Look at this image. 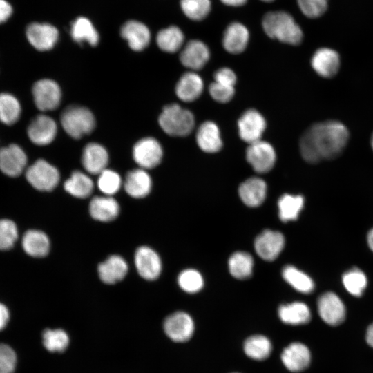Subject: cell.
Returning a JSON list of instances; mask_svg holds the SVG:
<instances>
[{
	"instance_id": "1",
	"label": "cell",
	"mask_w": 373,
	"mask_h": 373,
	"mask_svg": "<svg viewBox=\"0 0 373 373\" xmlns=\"http://www.w3.org/2000/svg\"><path fill=\"white\" fill-rule=\"evenodd\" d=\"M348 138V130L340 122L329 120L314 124L301 137V155L312 164L334 159L343 152Z\"/></svg>"
},
{
	"instance_id": "2",
	"label": "cell",
	"mask_w": 373,
	"mask_h": 373,
	"mask_svg": "<svg viewBox=\"0 0 373 373\" xmlns=\"http://www.w3.org/2000/svg\"><path fill=\"white\" fill-rule=\"evenodd\" d=\"M262 28L269 37L288 44H300L303 36L293 17L284 11L267 13L262 19Z\"/></svg>"
},
{
	"instance_id": "3",
	"label": "cell",
	"mask_w": 373,
	"mask_h": 373,
	"mask_svg": "<svg viewBox=\"0 0 373 373\" xmlns=\"http://www.w3.org/2000/svg\"><path fill=\"white\" fill-rule=\"evenodd\" d=\"M158 122L166 134L174 137L188 135L195 126L193 113L176 104L164 106Z\"/></svg>"
},
{
	"instance_id": "4",
	"label": "cell",
	"mask_w": 373,
	"mask_h": 373,
	"mask_svg": "<svg viewBox=\"0 0 373 373\" xmlns=\"http://www.w3.org/2000/svg\"><path fill=\"white\" fill-rule=\"evenodd\" d=\"M61 124L68 135L74 139H79L93 131L95 119L87 108L73 105L64 110L61 115Z\"/></svg>"
},
{
	"instance_id": "5",
	"label": "cell",
	"mask_w": 373,
	"mask_h": 373,
	"mask_svg": "<svg viewBox=\"0 0 373 373\" xmlns=\"http://www.w3.org/2000/svg\"><path fill=\"white\" fill-rule=\"evenodd\" d=\"M26 177L35 189L41 191H49L55 189L60 178L58 170L41 159L28 168Z\"/></svg>"
},
{
	"instance_id": "6",
	"label": "cell",
	"mask_w": 373,
	"mask_h": 373,
	"mask_svg": "<svg viewBox=\"0 0 373 373\" xmlns=\"http://www.w3.org/2000/svg\"><path fill=\"white\" fill-rule=\"evenodd\" d=\"M246 159L255 171L264 173L273 168L276 155L269 142L260 140L249 144L246 150Z\"/></svg>"
},
{
	"instance_id": "7",
	"label": "cell",
	"mask_w": 373,
	"mask_h": 373,
	"mask_svg": "<svg viewBox=\"0 0 373 373\" xmlns=\"http://www.w3.org/2000/svg\"><path fill=\"white\" fill-rule=\"evenodd\" d=\"M34 102L41 111H52L59 105L61 93L53 80L43 79L36 82L32 88Z\"/></svg>"
},
{
	"instance_id": "8",
	"label": "cell",
	"mask_w": 373,
	"mask_h": 373,
	"mask_svg": "<svg viewBox=\"0 0 373 373\" xmlns=\"http://www.w3.org/2000/svg\"><path fill=\"white\" fill-rule=\"evenodd\" d=\"M162 156V146L157 140L153 137L143 138L133 146V159L142 169L155 167L160 163Z\"/></svg>"
},
{
	"instance_id": "9",
	"label": "cell",
	"mask_w": 373,
	"mask_h": 373,
	"mask_svg": "<svg viewBox=\"0 0 373 373\" xmlns=\"http://www.w3.org/2000/svg\"><path fill=\"white\" fill-rule=\"evenodd\" d=\"M163 327L166 336L178 343L189 340L194 331L192 318L184 312H176L167 316L164 321Z\"/></svg>"
},
{
	"instance_id": "10",
	"label": "cell",
	"mask_w": 373,
	"mask_h": 373,
	"mask_svg": "<svg viewBox=\"0 0 373 373\" xmlns=\"http://www.w3.org/2000/svg\"><path fill=\"white\" fill-rule=\"evenodd\" d=\"M238 128L240 137L249 144L260 140L266 128V121L258 111L249 109L239 118Z\"/></svg>"
},
{
	"instance_id": "11",
	"label": "cell",
	"mask_w": 373,
	"mask_h": 373,
	"mask_svg": "<svg viewBox=\"0 0 373 373\" xmlns=\"http://www.w3.org/2000/svg\"><path fill=\"white\" fill-rule=\"evenodd\" d=\"M284 246L283 235L279 231L270 229L262 231L254 241L256 254L267 261L275 260L283 249Z\"/></svg>"
},
{
	"instance_id": "12",
	"label": "cell",
	"mask_w": 373,
	"mask_h": 373,
	"mask_svg": "<svg viewBox=\"0 0 373 373\" xmlns=\"http://www.w3.org/2000/svg\"><path fill=\"white\" fill-rule=\"evenodd\" d=\"M27 156L22 148L15 144L0 149V170L10 177H17L24 171Z\"/></svg>"
},
{
	"instance_id": "13",
	"label": "cell",
	"mask_w": 373,
	"mask_h": 373,
	"mask_svg": "<svg viewBox=\"0 0 373 373\" xmlns=\"http://www.w3.org/2000/svg\"><path fill=\"white\" fill-rule=\"evenodd\" d=\"M321 318L327 324L338 325L345 318V307L340 298L333 292L322 294L317 303Z\"/></svg>"
},
{
	"instance_id": "14",
	"label": "cell",
	"mask_w": 373,
	"mask_h": 373,
	"mask_svg": "<svg viewBox=\"0 0 373 373\" xmlns=\"http://www.w3.org/2000/svg\"><path fill=\"white\" fill-rule=\"evenodd\" d=\"M135 265L140 276L145 280H155L161 273L162 262L159 255L147 246L140 247L136 250Z\"/></svg>"
},
{
	"instance_id": "15",
	"label": "cell",
	"mask_w": 373,
	"mask_h": 373,
	"mask_svg": "<svg viewBox=\"0 0 373 373\" xmlns=\"http://www.w3.org/2000/svg\"><path fill=\"white\" fill-rule=\"evenodd\" d=\"M26 34L29 43L39 51L52 49L58 39L57 28L48 23H30L26 28Z\"/></svg>"
},
{
	"instance_id": "16",
	"label": "cell",
	"mask_w": 373,
	"mask_h": 373,
	"mask_svg": "<svg viewBox=\"0 0 373 373\" xmlns=\"http://www.w3.org/2000/svg\"><path fill=\"white\" fill-rule=\"evenodd\" d=\"M57 130V124L52 118L46 115H39L31 121L27 133L35 144L44 146L54 140Z\"/></svg>"
},
{
	"instance_id": "17",
	"label": "cell",
	"mask_w": 373,
	"mask_h": 373,
	"mask_svg": "<svg viewBox=\"0 0 373 373\" xmlns=\"http://www.w3.org/2000/svg\"><path fill=\"white\" fill-rule=\"evenodd\" d=\"M210 58L208 46L202 41H189L181 51V63L188 68L198 70L202 68Z\"/></svg>"
},
{
	"instance_id": "18",
	"label": "cell",
	"mask_w": 373,
	"mask_h": 373,
	"mask_svg": "<svg viewBox=\"0 0 373 373\" xmlns=\"http://www.w3.org/2000/svg\"><path fill=\"white\" fill-rule=\"evenodd\" d=\"M311 64L319 75L329 78L337 73L340 67V57L334 50L321 48L313 55Z\"/></svg>"
},
{
	"instance_id": "19",
	"label": "cell",
	"mask_w": 373,
	"mask_h": 373,
	"mask_svg": "<svg viewBox=\"0 0 373 373\" xmlns=\"http://www.w3.org/2000/svg\"><path fill=\"white\" fill-rule=\"evenodd\" d=\"M281 360L289 371L298 372L308 367L311 355L309 349L305 345L294 343L284 349Z\"/></svg>"
},
{
	"instance_id": "20",
	"label": "cell",
	"mask_w": 373,
	"mask_h": 373,
	"mask_svg": "<svg viewBox=\"0 0 373 373\" xmlns=\"http://www.w3.org/2000/svg\"><path fill=\"white\" fill-rule=\"evenodd\" d=\"M238 193L240 199L247 206L258 207L266 198L267 184L260 178H250L240 185Z\"/></svg>"
},
{
	"instance_id": "21",
	"label": "cell",
	"mask_w": 373,
	"mask_h": 373,
	"mask_svg": "<svg viewBox=\"0 0 373 373\" xmlns=\"http://www.w3.org/2000/svg\"><path fill=\"white\" fill-rule=\"evenodd\" d=\"M249 39V33L246 26L239 22H233L224 32L223 47L228 52L238 54L245 50Z\"/></svg>"
},
{
	"instance_id": "22",
	"label": "cell",
	"mask_w": 373,
	"mask_h": 373,
	"mask_svg": "<svg viewBox=\"0 0 373 373\" xmlns=\"http://www.w3.org/2000/svg\"><path fill=\"white\" fill-rule=\"evenodd\" d=\"M82 162L88 173L99 175L106 169L108 154L103 146L97 143H90L84 149Z\"/></svg>"
},
{
	"instance_id": "23",
	"label": "cell",
	"mask_w": 373,
	"mask_h": 373,
	"mask_svg": "<svg viewBox=\"0 0 373 373\" xmlns=\"http://www.w3.org/2000/svg\"><path fill=\"white\" fill-rule=\"evenodd\" d=\"M196 142L204 152H218L222 147V142L216 124L211 121L201 124L196 133Z\"/></svg>"
},
{
	"instance_id": "24",
	"label": "cell",
	"mask_w": 373,
	"mask_h": 373,
	"mask_svg": "<svg viewBox=\"0 0 373 373\" xmlns=\"http://www.w3.org/2000/svg\"><path fill=\"white\" fill-rule=\"evenodd\" d=\"M204 83L201 77L195 72H187L182 75L175 86L178 97L183 102H191L202 93Z\"/></svg>"
},
{
	"instance_id": "25",
	"label": "cell",
	"mask_w": 373,
	"mask_h": 373,
	"mask_svg": "<svg viewBox=\"0 0 373 373\" xmlns=\"http://www.w3.org/2000/svg\"><path fill=\"white\" fill-rule=\"evenodd\" d=\"M128 272V265L120 256L113 255L98 266V274L104 283L114 284L122 280Z\"/></svg>"
},
{
	"instance_id": "26",
	"label": "cell",
	"mask_w": 373,
	"mask_h": 373,
	"mask_svg": "<svg viewBox=\"0 0 373 373\" xmlns=\"http://www.w3.org/2000/svg\"><path fill=\"white\" fill-rule=\"evenodd\" d=\"M121 35L127 40L129 46L134 50L144 49L150 41V32L141 22L128 21L123 25Z\"/></svg>"
},
{
	"instance_id": "27",
	"label": "cell",
	"mask_w": 373,
	"mask_h": 373,
	"mask_svg": "<svg viewBox=\"0 0 373 373\" xmlns=\"http://www.w3.org/2000/svg\"><path fill=\"white\" fill-rule=\"evenodd\" d=\"M90 216L96 220L109 222L115 219L119 213V205L111 196H97L89 204Z\"/></svg>"
},
{
	"instance_id": "28",
	"label": "cell",
	"mask_w": 373,
	"mask_h": 373,
	"mask_svg": "<svg viewBox=\"0 0 373 373\" xmlns=\"http://www.w3.org/2000/svg\"><path fill=\"white\" fill-rule=\"evenodd\" d=\"M151 178L144 169H137L128 173L124 182L126 193L135 198L146 196L151 191Z\"/></svg>"
},
{
	"instance_id": "29",
	"label": "cell",
	"mask_w": 373,
	"mask_h": 373,
	"mask_svg": "<svg viewBox=\"0 0 373 373\" xmlns=\"http://www.w3.org/2000/svg\"><path fill=\"white\" fill-rule=\"evenodd\" d=\"M24 251L32 257H44L50 250V241L46 233L39 230L26 231L22 238Z\"/></svg>"
},
{
	"instance_id": "30",
	"label": "cell",
	"mask_w": 373,
	"mask_h": 373,
	"mask_svg": "<svg viewBox=\"0 0 373 373\" xmlns=\"http://www.w3.org/2000/svg\"><path fill=\"white\" fill-rule=\"evenodd\" d=\"M280 320L289 325H302L311 319V313L308 306L302 302H294L280 305L278 308Z\"/></svg>"
},
{
	"instance_id": "31",
	"label": "cell",
	"mask_w": 373,
	"mask_h": 373,
	"mask_svg": "<svg viewBox=\"0 0 373 373\" xmlns=\"http://www.w3.org/2000/svg\"><path fill=\"white\" fill-rule=\"evenodd\" d=\"M304 198L300 195H283L278 201L280 219L284 222L296 220L304 206Z\"/></svg>"
},
{
	"instance_id": "32",
	"label": "cell",
	"mask_w": 373,
	"mask_h": 373,
	"mask_svg": "<svg viewBox=\"0 0 373 373\" xmlns=\"http://www.w3.org/2000/svg\"><path fill=\"white\" fill-rule=\"evenodd\" d=\"M94 184L93 180L86 174L80 171H75L65 182L64 189L71 195L85 198L93 192Z\"/></svg>"
},
{
	"instance_id": "33",
	"label": "cell",
	"mask_w": 373,
	"mask_h": 373,
	"mask_svg": "<svg viewBox=\"0 0 373 373\" xmlns=\"http://www.w3.org/2000/svg\"><path fill=\"white\" fill-rule=\"evenodd\" d=\"M228 265L229 270L234 278L246 279L252 274L254 260L249 253L237 251L230 256Z\"/></svg>"
},
{
	"instance_id": "34",
	"label": "cell",
	"mask_w": 373,
	"mask_h": 373,
	"mask_svg": "<svg viewBox=\"0 0 373 373\" xmlns=\"http://www.w3.org/2000/svg\"><path fill=\"white\" fill-rule=\"evenodd\" d=\"M282 276L288 284L301 293L309 294L314 290L312 279L294 266H285L283 269Z\"/></svg>"
},
{
	"instance_id": "35",
	"label": "cell",
	"mask_w": 373,
	"mask_h": 373,
	"mask_svg": "<svg viewBox=\"0 0 373 373\" xmlns=\"http://www.w3.org/2000/svg\"><path fill=\"white\" fill-rule=\"evenodd\" d=\"M184 39L183 32L175 26L161 30L156 37V41L160 48L170 53L177 52L182 47Z\"/></svg>"
},
{
	"instance_id": "36",
	"label": "cell",
	"mask_w": 373,
	"mask_h": 373,
	"mask_svg": "<svg viewBox=\"0 0 373 373\" xmlns=\"http://www.w3.org/2000/svg\"><path fill=\"white\" fill-rule=\"evenodd\" d=\"M70 34L73 39L79 44L87 42L95 46L99 41L97 30L92 23L85 17H79L73 22Z\"/></svg>"
},
{
	"instance_id": "37",
	"label": "cell",
	"mask_w": 373,
	"mask_h": 373,
	"mask_svg": "<svg viewBox=\"0 0 373 373\" xmlns=\"http://www.w3.org/2000/svg\"><path fill=\"white\" fill-rule=\"evenodd\" d=\"M21 108L19 100L8 93H0V121L12 125L19 119Z\"/></svg>"
},
{
	"instance_id": "38",
	"label": "cell",
	"mask_w": 373,
	"mask_h": 373,
	"mask_svg": "<svg viewBox=\"0 0 373 373\" xmlns=\"http://www.w3.org/2000/svg\"><path fill=\"white\" fill-rule=\"evenodd\" d=\"M244 351L251 358L264 360L271 352L270 341L262 335H254L248 338L244 343Z\"/></svg>"
},
{
	"instance_id": "39",
	"label": "cell",
	"mask_w": 373,
	"mask_h": 373,
	"mask_svg": "<svg viewBox=\"0 0 373 373\" xmlns=\"http://www.w3.org/2000/svg\"><path fill=\"white\" fill-rule=\"evenodd\" d=\"M342 282L346 290L354 296H361L367 285L365 274L356 267L344 273Z\"/></svg>"
},
{
	"instance_id": "40",
	"label": "cell",
	"mask_w": 373,
	"mask_h": 373,
	"mask_svg": "<svg viewBox=\"0 0 373 373\" xmlns=\"http://www.w3.org/2000/svg\"><path fill=\"white\" fill-rule=\"evenodd\" d=\"M43 344L51 352H63L69 345V336L61 329H46L42 334Z\"/></svg>"
},
{
	"instance_id": "41",
	"label": "cell",
	"mask_w": 373,
	"mask_h": 373,
	"mask_svg": "<svg viewBox=\"0 0 373 373\" xmlns=\"http://www.w3.org/2000/svg\"><path fill=\"white\" fill-rule=\"evenodd\" d=\"M180 6L184 15L194 21L204 19L211 8V0H181Z\"/></svg>"
},
{
	"instance_id": "42",
	"label": "cell",
	"mask_w": 373,
	"mask_h": 373,
	"mask_svg": "<svg viewBox=\"0 0 373 373\" xmlns=\"http://www.w3.org/2000/svg\"><path fill=\"white\" fill-rule=\"evenodd\" d=\"M178 283L182 290L190 294L199 291L204 285L202 275L193 269L182 271L178 276Z\"/></svg>"
},
{
	"instance_id": "43",
	"label": "cell",
	"mask_w": 373,
	"mask_h": 373,
	"mask_svg": "<svg viewBox=\"0 0 373 373\" xmlns=\"http://www.w3.org/2000/svg\"><path fill=\"white\" fill-rule=\"evenodd\" d=\"M122 184L119 175L111 169H105L99 174L97 185L99 190L106 195L111 196L116 193Z\"/></svg>"
},
{
	"instance_id": "44",
	"label": "cell",
	"mask_w": 373,
	"mask_h": 373,
	"mask_svg": "<svg viewBox=\"0 0 373 373\" xmlns=\"http://www.w3.org/2000/svg\"><path fill=\"white\" fill-rule=\"evenodd\" d=\"M18 238L17 227L14 222L8 219L0 220V250L13 247Z\"/></svg>"
},
{
	"instance_id": "45",
	"label": "cell",
	"mask_w": 373,
	"mask_h": 373,
	"mask_svg": "<svg viewBox=\"0 0 373 373\" xmlns=\"http://www.w3.org/2000/svg\"><path fill=\"white\" fill-rule=\"evenodd\" d=\"M301 12L309 18L321 16L327 8L328 0H297Z\"/></svg>"
},
{
	"instance_id": "46",
	"label": "cell",
	"mask_w": 373,
	"mask_h": 373,
	"mask_svg": "<svg viewBox=\"0 0 373 373\" xmlns=\"http://www.w3.org/2000/svg\"><path fill=\"white\" fill-rule=\"evenodd\" d=\"M17 363V356L9 345L0 343V373H13Z\"/></svg>"
},
{
	"instance_id": "47",
	"label": "cell",
	"mask_w": 373,
	"mask_h": 373,
	"mask_svg": "<svg viewBox=\"0 0 373 373\" xmlns=\"http://www.w3.org/2000/svg\"><path fill=\"white\" fill-rule=\"evenodd\" d=\"M209 91L211 97L220 103H227L233 97L234 86H230L213 82L209 85Z\"/></svg>"
},
{
	"instance_id": "48",
	"label": "cell",
	"mask_w": 373,
	"mask_h": 373,
	"mask_svg": "<svg viewBox=\"0 0 373 373\" xmlns=\"http://www.w3.org/2000/svg\"><path fill=\"white\" fill-rule=\"evenodd\" d=\"M213 78L214 82L230 86H234L236 82V75L229 68L218 69L214 73Z\"/></svg>"
},
{
	"instance_id": "49",
	"label": "cell",
	"mask_w": 373,
	"mask_h": 373,
	"mask_svg": "<svg viewBox=\"0 0 373 373\" xmlns=\"http://www.w3.org/2000/svg\"><path fill=\"white\" fill-rule=\"evenodd\" d=\"M12 9L6 0H0V23L6 21L11 15Z\"/></svg>"
},
{
	"instance_id": "50",
	"label": "cell",
	"mask_w": 373,
	"mask_h": 373,
	"mask_svg": "<svg viewBox=\"0 0 373 373\" xmlns=\"http://www.w3.org/2000/svg\"><path fill=\"white\" fill-rule=\"evenodd\" d=\"M9 320V311L8 308L0 303V331L4 329Z\"/></svg>"
},
{
	"instance_id": "51",
	"label": "cell",
	"mask_w": 373,
	"mask_h": 373,
	"mask_svg": "<svg viewBox=\"0 0 373 373\" xmlns=\"http://www.w3.org/2000/svg\"><path fill=\"white\" fill-rule=\"evenodd\" d=\"M224 4L230 6H240L247 2V0H220Z\"/></svg>"
},
{
	"instance_id": "52",
	"label": "cell",
	"mask_w": 373,
	"mask_h": 373,
	"mask_svg": "<svg viewBox=\"0 0 373 373\" xmlns=\"http://www.w3.org/2000/svg\"><path fill=\"white\" fill-rule=\"evenodd\" d=\"M367 343L373 347V323L369 327L366 334Z\"/></svg>"
},
{
	"instance_id": "53",
	"label": "cell",
	"mask_w": 373,
	"mask_h": 373,
	"mask_svg": "<svg viewBox=\"0 0 373 373\" xmlns=\"http://www.w3.org/2000/svg\"><path fill=\"white\" fill-rule=\"evenodd\" d=\"M367 241L369 247L373 251V228L368 232Z\"/></svg>"
},
{
	"instance_id": "54",
	"label": "cell",
	"mask_w": 373,
	"mask_h": 373,
	"mask_svg": "<svg viewBox=\"0 0 373 373\" xmlns=\"http://www.w3.org/2000/svg\"><path fill=\"white\" fill-rule=\"evenodd\" d=\"M371 146H372V149L373 150V133H372V137H371Z\"/></svg>"
},
{
	"instance_id": "55",
	"label": "cell",
	"mask_w": 373,
	"mask_h": 373,
	"mask_svg": "<svg viewBox=\"0 0 373 373\" xmlns=\"http://www.w3.org/2000/svg\"><path fill=\"white\" fill-rule=\"evenodd\" d=\"M262 1H265V2H271V1H273L274 0H261Z\"/></svg>"
}]
</instances>
